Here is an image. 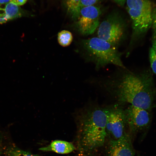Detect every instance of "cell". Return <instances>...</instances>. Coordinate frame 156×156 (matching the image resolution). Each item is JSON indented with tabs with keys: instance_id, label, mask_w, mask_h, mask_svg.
I'll use <instances>...</instances> for the list:
<instances>
[{
	"instance_id": "obj_1",
	"label": "cell",
	"mask_w": 156,
	"mask_h": 156,
	"mask_svg": "<svg viewBox=\"0 0 156 156\" xmlns=\"http://www.w3.org/2000/svg\"><path fill=\"white\" fill-rule=\"evenodd\" d=\"M124 70L102 81V87L117 104L129 103L150 112L155 92L151 71L137 73Z\"/></svg>"
},
{
	"instance_id": "obj_2",
	"label": "cell",
	"mask_w": 156,
	"mask_h": 156,
	"mask_svg": "<svg viewBox=\"0 0 156 156\" xmlns=\"http://www.w3.org/2000/svg\"><path fill=\"white\" fill-rule=\"evenodd\" d=\"M80 151L90 153L101 148L107 136L104 108L91 104L81 108L76 115Z\"/></svg>"
},
{
	"instance_id": "obj_3",
	"label": "cell",
	"mask_w": 156,
	"mask_h": 156,
	"mask_svg": "<svg viewBox=\"0 0 156 156\" xmlns=\"http://www.w3.org/2000/svg\"><path fill=\"white\" fill-rule=\"evenodd\" d=\"M81 45L87 60L99 70L109 64L127 68L121 60L122 53L118 48L97 36L82 40Z\"/></svg>"
},
{
	"instance_id": "obj_4",
	"label": "cell",
	"mask_w": 156,
	"mask_h": 156,
	"mask_svg": "<svg viewBox=\"0 0 156 156\" xmlns=\"http://www.w3.org/2000/svg\"><path fill=\"white\" fill-rule=\"evenodd\" d=\"M127 10L132 21L129 47L143 35L152 26V7L149 0H127Z\"/></svg>"
},
{
	"instance_id": "obj_5",
	"label": "cell",
	"mask_w": 156,
	"mask_h": 156,
	"mask_svg": "<svg viewBox=\"0 0 156 156\" xmlns=\"http://www.w3.org/2000/svg\"><path fill=\"white\" fill-rule=\"evenodd\" d=\"M128 25L120 14L113 12L100 22L97 30V36L118 48L125 40Z\"/></svg>"
},
{
	"instance_id": "obj_6",
	"label": "cell",
	"mask_w": 156,
	"mask_h": 156,
	"mask_svg": "<svg viewBox=\"0 0 156 156\" xmlns=\"http://www.w3.org/2000/svg\"><path fill=\"white\" fill-rule=\"evenodd\" d=\"M101 13L100 8L94 5L81 7L75 28L82 35L92 34L99 26Z\"/></svg>"
},
{
	"instance_id": "obj_7",
	"label": "cell",
	"mask_w": 156,
	"mask_h": 156,
	"mask_svg": "<svg viewBox=\"0 0 156 156\" xmlns=\"http://www.w3.org/2000/svg\"><path fill=\"white\" fill-rule=\"evenodd\" d=\"M123 113L127 130L134 134L148 128L151 121L150 112L129 104L123 109Z\"/></svg>"
},
{
	"instance_id": "obj_8",
	"label": "cell",
	"mask_w": 156,
	"mask_h": 156,
	"mask_svg": "<svg viewBox=\"0 0 156 156\" xmlns=\"http://www.w3.org/2000/svg\"><path fill=\"white\" fill-rule=\"evenodd\" d=\"M104 109L106 117L107 135L111 136L113 139H118L127 132L123 108L120 105L116 104L105 107Z\"/></svg>"
},
{
	"instance_id": "obj_9",
	"label": "cell",
	"mask_w": 156,
	"mask_h": 156,
	"mask_svg": "<svg viewBox=\"0 0 156 156\" xmlns=\"http://www.w3.org/2000/svg\"><path fill=\"white\" fill-rule=\"evenodd\" d=\"M107 156H134L135 151L130 135L126 132L119 138L109 142Z\"/></svg>"
},
{
	"instance_id": "obj_10",
	"label": "cell",
	"mask_w": 156,
	"mask_h": 156,
	"mask_svg": "<svg viewBox=\"0 0 156 156\" xmlns=\"http://www.w3.org/2000/svg\"><path fill=\"white\" fill-rule=\"evenodd\" d=\"M23 15L19 6L11 2L0 4V24L21 17Z\"/></svg>"
},
{
	"instance_id": "obj_11",
	"label": "cell",
	"mask_w": 156,
	"mask_h": 156,
	"mask_svg": "<svg viewBox=\"0 0 156 156\" xmlns=\"http://www.w3.org/2000/svg\"><path fill=\"white\" fill-rule=\"evenodd\" d=\"M44 151H53L56 153L66 154L70 153L75 149L73 144L65 141L55 140L48 146L39 148Z\"/></svg>"
},
{
	"instance_id": "obj_12",
	"label": "cell",
	"mask_w": 156,
	"mask_h": 156,
	"mask_svg": "<svg viewBox=\"0 0 156 156\" xmlns=\"http://www.w3.org/2000/svg\"><path fill=\"white\" fill-rule=\"evenodd\" d=\"M67 13L75 21L79 18L81 8V0H64Z\"/></svg>"
},
{
	"instance_id": "obj_13",
	"label": "cell",
	"mask_w": 156,
	"mask_h": 156,
	"mask_svg": "<svg viewBox=\"0 0 156 156\" xmlns=\"http://www.w3.org/2000/svg\"><path fill=\"white\" fill-rule=\"evenodd\" d=\"M3 153L5 156H37L29 152L22 150L13 144L6 147Z\"/></svg>"
},
{
	"instance_id": "obj_14",
	"label": "cell",
	"mask_w": 156,
	"mask_h": 156,
	"mask_svg": "<svg viewBox=\"0 0 156 156\" xmlns=\"http://www.w3.org/2000/svg\"><path fill=\"white\" fill-rule=\"evenodd\" d=\"M73 39L71 33L68 31L63 30L58 34V42L63 47H66L69 45L71 43Z\"/></svg>"
},
{
	"instance_id": "obj_15",
	"label": "cell",
	"mask_w": 156,
	"mask_h": 156,
	"mask_svg": "<svg viewBox=\"0 0 156 156\" xmlns=\"http://www.w3.org/2000/svg\"><path fill=\"white\" fill-rule=\"evenodd\" d=\"M149 57L151 68L153 73L156 75V52L152 47L150 50Z\"/></svg>"
},
{
	"instance_id": "obj_16",
	"label": "cell",
	"mask_w": 156,
	"mask_h": 156,
	"mask_svg": "<svg viewBox=\"0 0 156 156\" xmlns=\"http://www.w3.org/2000/svg\"><path fill=\"white\" fill-rule=\"evenodd\" d=\"M152 25L153 31V37L154 39L156 38V8L152 11Z\"/></svg>"
},
{
	"instance_id": "obj_17",
	"label": "cell",
	"mask_w": 156,
	"mask_h": 156,
	"mask_svg": "<svg viewBox=\"0 0 156 156\" xmlns=\"http://www.w3.org/2000/svg\"><path fill=\"white\" fill-rule=\"evenodd\" d=\"M99 0H81V7L94 5Z\"/></svg>"
},
{
	"instance_id": "obj_18",
	"label": "cell",
	"mask_w": 156,
	"mask_h": 156,
	"mask_svg": "<svg viewBox=\"0 0 156 156\" xmlns=\"http://www.w3.org/2000/svg\"><path fill=\"white\" fill-rule=\"evenodd\" d=\"M27 0H10V2L18 6L24 4Z\"/></svg>"
},
{
	"instance_id": "obj_19",
	"label": "cell",
	"mask_w": 156,
	"mask_h": 156,
	"mask_svg": "<svg viewBox=\"0 0 156 156\" xmlns=\"http://www.w3.org/2000/svg\"><path fill=\"white\" fill-rule=\"evenodd\" d=\"M116 3L121 6H123L127 0H113Z\"/></svg>"
},
{
	"instance_id": "obj_20",
	"label": "cell",
	"mask_w": 156,
	"mask_h": 156,
	"mask_svg": "<svg viewBox=\"0 0 156 156\" xmlns=\"http://www.w3.org/2000/svg\"><path fill=\"white\" fill-rule=\"evenodd\" d=\"M152 47L156 52V39H154L153 40Z\"/></svg>"
},
{
	"instance_id": "obj_21",
	"label": "cell",
	"mask_w": 156,
	"mask_h": 156,
	"mask_svg": "<svg viewBox=\"0 0 156 156\" xmlns=\"http://www.w3.org/2000/svg\"><path fill=\"white\" fill-rule=\"evenodd\" d=\"M10 0H0V4H5L10 2Z\"/></svg>"
},
{
	"instance_id": "obj_22",
	"label": "cell",
	"mask_w": 156,
	"mask_h": 156,
	"mask_svg": "<svg viewBox=\"0 0 156 156\" xmlns=\"http://www.w3.org/2000/svg\"><path fill=\"white\" fill-rule=\"evenodd\" d=\"M156 107V105H154L153 107Z\"/></svg>"
}]
</instances>
